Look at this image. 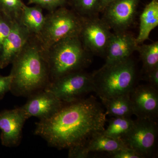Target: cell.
Wrapping results in <instances>:
<instances>
[{
	"label": "cell",
	"instance_id": "1",
	"mask_svg": "<svg viewBox=\"0 0 158 158\" xmlns=\"http://www.w3.org/2000/svg\"><path fill=\"white\" fill-rule=\"evenodd\" d=\"M106 112L93 96L65 103L55 115L36 123L34 134L59 149L82 146L104 131Z\"/></svg>",
	"mask_w": 158,
	"mask_h": 158
},
{
	"label": "cell",
	"instance_id": "2",
	"mask_svg": "<svg viewBox=\"0 0 158 158\" xmlns=\"http://www.w3.org/2000/svg\"><path fill=\"white\" fill-rule=\"evenodd\" d=\"M11 64L10 91L15 96L28 97L50 83L46 52L36 35H31Z\"/></svg>",
	"mask_w": 158,
	"mask_h": 158
},
{
	"label": "cell",
	"instance_id": "3",
	"mask_svg": "<svg viewBox=\"0 0 158 158\" xmlns=\"http://www.w3.org/2000/svg\"><path fill=\"white\" fill-rule=\"evenodd\" d=\"M50 82L75 72L84 70L91 62L79 36L64 38L45 51Z\"/></svg>",
	"mask_w": 158,
	"mask_h": 158
},
{
	"label": "cell",
	"instance_id": "4",
	"mask_svg": "<svg viewBox=\"0 0 158 158\" xmlns=\"http://www.w3.org/2000/svg\"><path fill=\"white\" fill-rule=\"evenodd\" d=\"M94 90L102 101L130 94L135 87L136 69L131 58L109 65L94 72Z\"/></svg>",
	"mask_w": 158,
	"mask_h": 158
},
{
	"label": "cell",
	"instance_id": "5",
	"mask_svg": "<svg viewBox=\"0 0 158 158\" xmlns=\"http://www.w3.org/2000/svg\"><path fill=\"white\" fill-rule=\"evenodd\" d=\"M82 22V16L62 6L46 15L42 30L36 36L46 51L61 40L79 36Z\"/></svg>",
	"mask_w": 158,
	"mask_h": 158
},
{
	"label": "cell",
	"instance_id": "6",
	"mask_svg": "<svg viewBox=\"0 0 158 158\" xmlns=\"http://www.w3.org/2000/svg\"><path fill=\"white\" fill-rule=\"evenodd\" d=\"M45 90L64 103L73 102L94 91L93 76L84 70L75 72L52 81Z\"/></svg>",
	"mask_w": 158,
	"mask_h": 158
},
{
	"label": "cell",
	"instance_id": "7",
	"mask_svg": "<svg viewBox=\"0 0 158 158\" xmlns=\"http://www.w3.org/2000/svg\"><path fill=\"white\" fill-rule=\"evenodd\" d=\"M158 127L156 122L138 118L131 129L122 141L142 158L152 156L156 144Z\"/></svg>",
	"mask_w": 158,
	"mask_h": 158
},
{
	"label": "cell",
	"instance_id": "8",
	"mask_svg": "<svg viewBox=\"0 0 158 158\" xmlns=\"http://www.w3.org/2000/svg\"><path fill=\"white\" fill-rule=\"evenodd\" d=\"M83 17L80 39L86 49L100 56H106L112 33L102 19L96 16Z\"/></svg>",
	"mask_w": 158,
	"mask_h": 158
},
{
	"label": "cell",
	"instance_id": "9",
	"mask_svg": "<svg viewBox=\"0 0 158 158\" xmlns=\"http://www.w3.org/2000/svg\"><path fill=\"white\" fill-rule=\"evenodd\" d=\"M140 0H114L102 11V19L114 32L127 31L132 23Z\"/></svg>",
	"mask_w": 158,
	"mask_h": 158
},
{
	"label": "cell",
	"instance_id": "10",
	"mask_svg": "<svg viewBox=\"0 0 158 158\" xmlns=\"http://www.w3.org/2000/svg\"><path fill=\"white\" fill-rule=\"evenodd\" d=\"M21 107L0 112L1 142L4 146H18L22 140L23 127L27 119Z\"/></svg>",
	"mask_w": 158,
	"mask_h": 158
},
{
	"label": "cell",
	"instance_id": "11",
	"mask_svg": "<svg viewBox=\"0 0 158 158\" xmlns=\"http://www.w3.org/2000/svg\"><path fill=\"white\" fill-rule=\"evenodd\" d=\"M65 104L44 89L28 97L27 102L21 107L27 118L34 116L44 120L55 115Z\"/></svg>",
	"mask_w": 158,
	"mask_h": 158
},
{
	"label": "cell",
	"instance_id": "12",
	"mask_svg": "<svg viewBox=\"0 0 158 158\" xmlns=\"http://www.w3.org/2000/svg\"><path fill=\"white\" fill-rule=\"evenodd\" d=\"M134 115L156 121L158 114V89L150 85L135 87L130 93Z\"/></svg>",
	"mask_w": 158,
	"mask_h": 158
},
{
	"label": "cell",
	"instance_id": "13",
	"mask_svg": "<svg viewBox=\"0 0 158 158\" xmlns=\"http://www.w3.org/2000/svg\"><path fill=\"white\" fill-rule=\"evenodd\" d=\"M32 35L20 20L14 21L0 51V69L11 64Z\"/></svg>",
	"mask_w": 158,
	"mask_h": 158
},
{
	"label": "cell",
	"instance_id": "14",
	"mask_svg": "<svg viewBox=\"0 0 158 158\" xmlns=\"http://www.w3.org/2000/svg\"><path fill=\"white\" fill-rule=\"evenodd\" d=\"M138 45L136 37L127 31L112 33L104 65H110L131 58L133 52L137 51Z\"/></svg>",
	"mask_w": 158,
	"mask_h": 158
},
{
	"label": "cell",
	"instance_id": "15",
	"mask_svg": "<svg viewBox=\"0 0 158 158\" xmlns=\"http://www.w3.org/2000/svg\"><path fill=\"white\" fill-rule=\"evenodd\" d=\"M127 147L121 140L99 133L92 137L86 144L69 149V158H87L90 153L106 152L112 153Z\"/></svg>",
	"mask_w": 158,
	"mask_h": 158
},
{
	"label": "cell",
	"instance_id": "16",
	"mask_svg": "<svg viewBox=\"0 0 158 158\" xmlns=\"http://www.w3.org/2000/svg\"><path fill=\"white\" fill-rule=\"evenodd\" d=\"M139 34L136 37L137 44H142L149 39L151 32L158 25V1L152 0L140 15Z\"/></svg>",
	"mask_w": 158,
	"mask_h": 158
},
{
	"label": "cell",
	"instance_id": "17",
	"mask_svg": "<svg viewBox=\"0 0 158 158\" xmlns=\"http://www.w3.org/2000/svg\"><path fill=\"white\" fill-rule=\"evenodd\" d=\"M42 9L37 5L29 7L24 4L23 6L20 20L31 34L38 35L43 27L45 16L43 13Z\"/></svg>",
	"mask_w": 158,
	"mask_h": 158
},
{
	"label": "cell",
	"instance_id": "18",
	"mask_svg": "<svg viewBox=\"0 0 158 158\" xmlns=\"http://www.w3.org/2000/svg\"><path fill=\"white\" fill-rule=\"evenodd\" d=\"M106 115L113 117H131L134 115L130 94H124L103 101Z\"/></svg>",
	"mask_w": 158,
	"mask_h": 158
},
{
	"label": "cell",
	"instance_id": "19",
	"mask_svg": "<svg viewBox=\"0 0 158 158\" xmlns=\"http://www.w3.org/2000/svg\"><path fill=\"white\" fill-rule=\"evenodd\" d=\"M109 125L103 134L121 140L129 132L135 123L131 117H113L108 120Z\"/></svg>",
	"mask_w": 158,
	"mask_h": 158
},
{
	"label": "cell",
	"instance_id": "20",
	"mask_svg": "<svg viewBox=\"0 0 158 158\" xmlns=\"http://www.w3.org/2000/svg\"><path fill=\"white\" fill-rule=\"evenodd\" d=\"M137 51L140 54L145 73L158 67V42L139 44Z\"/></svg>",
	"mask_w": 158,
	"mask_h": 158
},
{
	"label": "cell",
	"instance_id": "21",
	"mask_svg": "<svg viewBox=\"0 0 158 158\" xmlns=\"http://www.w3.org/2000/svg\"><path fill=\"white\" fill-rule=\"evenodd\" d=\"M76 12L84 17L96 16L101 12L100 0H73Z\"/></svg>",
	"mask_w": 158,
	"mask_h": 158
},
{
	"label": "cell",
	"instance_id": "22",
	"mask_svg": "<svg viewBox=\"0 0 158 158\" xmlns=\"http://www.w3.org/2000/svg\"><path fill=\"white\" fill-rule=\"evenodd\" d=\"M24 4L22 0H0V11L12 21L19 20Z\"/></svg>",
	"mask_w": 158,
	"mask_h": 158
},
{
	"label": "cell",
	"instance_id": "23",
	"mask_svg": "<svg viewBox=\"0 0 158 158\" xmlns=\"http://www.w3.org/2000/svg\"><path fill=\"white\" fill-rule=\"evenodd\" d=\"M66 0H28V4H35L49 12L65 5Z\"/></svg>",
	"mask_w": 158,
	"mask_h": 158
},
{
	"label": "cell",
	"instance_id": "24",
	"mask_svg": "<svg viewBox=\"0 0 158 158\" xmlns=\"http://www.w3.org/2000/svg\"><path fill=\"white\" fill-rule=\"evenodd\" d=\"M13 22L0 11V51L3 42L11 31Z\"/></svg>",
	"mask_w": 158,
	"mask_h": 158
},
{
	"label": "cell",
	"instance_id": "25",
	"mask_svg": "<svg viewBox=\"0 0 158 158\" xmlns=\"http://www.w3.org/2000/svg\"><path fill=\"white\" fill-rule=\"evenodd\" d=\"M109 155L113 158H142L134 150L127 147L123 148Z\"/></svg>",
	"mask_w": 158,
	"mask_h": 158
},
{
	"label": "cell",
	"instance_id": "26",
	"mask_svg": "<svg viewBox=\"0 0 158 158\" xmlns=\"http://www.w3.org/2000/svg\"><path fill=\"white\" fill-rule=\"evenodd\" d=\"M12 77L0 76V100L2 99L7 92L11 90Z\"/></svg>",
	"mask_w": 158,
	"mask_h": 158
},
{
	"label": "cell",
	"instance_id": "27",
	"mask_svg": "<svg viewBox=\"0 0 158 158\" xmlns=\"http://www.w3.org/2000/svg\"><path fill=\"white\" fill-rule=\"evenodd\" d=\"M146 76L149 85L156 89L158 88V67L146 73Z\"/></svg>",
	"mask_w": 158,
	"mask_h": 158
},
{
	"label": "cell",
	"instance_id": "28",
	"mask_svg": "<svg viewBox=\"0 0 158 158\" xmlns=\"http://www.w3.org/2000/svg\"><path fill=\"white\" fill-rule=\"evenodd\" d=\"M114 0H100V10L102 11L105 8Z\"/></svg>",
	"mask_w": 158,
	"mask_h": 158
}]
</instances>
